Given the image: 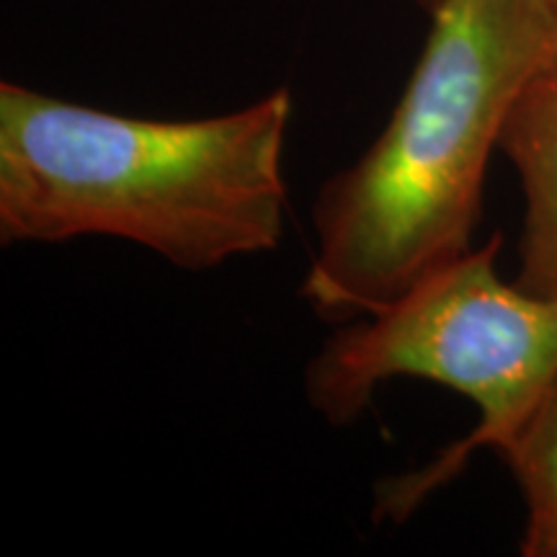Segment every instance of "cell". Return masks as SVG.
<instances>
[{"label":"cell","instance_id":"6da1fadb","mask_svg":"<svg viewBox=\"0 0 557 557\" xmlns=\"http://www.w3.org/2000/svg\"><path fill=\"white\" fill-rule=\"evenodd\" d=\"M287 88L205 120H143L0 83V240L116 238L184 271L284 238Z\"/></svg>","mask_w":557,"mask_h":557},{"label":"cell","instance_id":"7a4b0ae2","mask_svg":"<svg viewBox=\"0 0 557 557\" xmlns=\"http://www.w3.org/2000/svg\"><path fill=\"white\" fill-rule=\"evenodd\" d=\"M387 127L323 184L305 302L329 323L372 315L472 248L491 156L557 41L542 0H438Z\"/></svg>","mask_w":557,"mask_h":557},{"label":"cell","instance_id":"3957f363","mask_svg":"<svg viewBox=\"0 0 557 557\" xmlns=\"http://www.w3.org/2000/svg\"><path fill=\"white\" fill-rule=\"evenodd\" d=\"M500 238L470 248L372 315L348 320L305 369V395L333 426L364 413L393 380L449 387L478 423L426 468L377 487L374 517L406 521L455 480L478 449H500L557 380V292L542 295L496 269Z\"/></svg>","mask_w":557,"mask_h":557},{"label":"cell","instance_id":"277c9868","mask_svg":"<svg viewBox=\"0 0 557 557\" xmlns=\"http://www.w3.org/2000/svg\"><path fill=\"white\" fill-rule=\"evenodd\" d=\"M500 152L519 173L524 220L519 238L521 287L557 292V41L534 67L500 132Z\"/></svg>","mask_w":557,"mask_h":557},{"label":"cell","instance_id":"5b68a950","mask_svg":"<svg viewBox=\"0 0 557 557\" xmlns=\"http://www.w3.org/2000/svg\"><path fill=\"white\" fill-rule=\"evenodd\" d=\"M498 455L524 498L521 555L557 557V380Z\"/></svg>","mask_w":557,"mask_h":557},{"label":"cell","instance_id":"8992f818","mask_svg":"<svg viewBox=\"0 0 557 557\" xmlns=\"http://www.w3.org/2000/svg\"><path fill=\"white\" fill-rule=\"evenodd\" d=\"M416 5H418V9H423L426 13H431L438 5V0H416Z\"/></svg>","mask_w":557,"mask_h":557},{"label":"cell","instance_id":"52a82bcc","mask_svg":"<svg viewBox=\"0 0 557 557\" xmlns=\"http://www.w3.org/2000/svg\"><path fill=\"white\" fill-rule=\"evenodd\" d=\"M542 5H545V9L557 18V0H542Z\"/></svg>","mask_w":557,"mask_h":557}]
</instances>
